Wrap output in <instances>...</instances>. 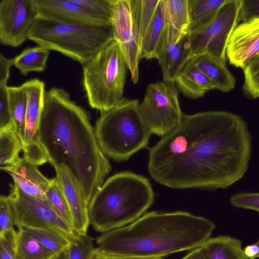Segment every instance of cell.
Returning a JSON list of instances; mask_svg holds the SVG:
<instances>
[{
  "label": "cell",
  "mask_w": 259,
  "mask_h": 259,
  "mask_svg": "<svg viewBox=\"0 0 259 259\" xmlns=\"http://www.w3.org/2000/svg\"><path fill=\"white\" fill-rule=\"evenodd\" d=\"M11 116L23 144L24 139L27 96L22 87H8Z\"/></svg>",
  "instance_id": "83f0119b"
},
{
  "label": "cell",
  "mask_w": 259,
  "mask_h": 259,
  "mask_svg": "<svg viewBox=\"0 0 259 259\" xmlns=\"http://www.w3.org/2000/svg\"><path fill=\"white\" fill-rule=\"evenodd\" d=\"M242 0H228L213 19L188 35V60L209 53L226 63L230 36L238 24Z\"/></svg>",
  "instance_id": "ba28073f"
},
{
  "label": "cell",
  "mask_w": 259,
  "mask_h": 259,
  "mask_svg": "<svg viewBox=\"0 0 259 259\" xmlns=\"http://www.w3.org/2000/svg\"><path fill=\"white\" fill-rule=\"evenodd\" d=\"M230 203L235 207L259 212V193H241L232 196Z\"/></svg>",
  "instance_id": "d590c367"
},
{
  "label": "cell",
  "mask_w": 259,
  "mask_h": 259,
  "mask_svg": "<svg viewBox=\"0 0 259 259\" xmlns=\"http://www.w3.org/2000/svg\"><path fill=\"white\" fill-rule=\"evenodd\" d=\"M38 16L59 22L97 26L111 21L88 11L73 0H34Z\"/></svg>",
  "instance_id": "5bb4252c"
},
{
  "label": "cell",
  "mask_w": 259,
  "mask_h": 259,
  "mask_svg": "<svg viewBox=\"0 0 259 259\" xmlns=\"http://www.w3.org/2000/svg\"><path fill=\"white\" fill-rule=\"evenodd\" d=\"M55 169L71 212L72 229L76 235L86 234L90 225L88 208L79 186L65 166Z\"/></svg>",
  "instance_id": "e0dca14e"
},
{
  "label": "cell",
  "mask_w": 259,
  "mask_h": 259,
  "mask_svg": "<svg viewBox=\"0 0 259 259\" xmlns=\"http://www.w3.org/2000/svg\"><path fill=\"white\" fill-rule=\"evenodd\" d=\"M13 207L8 196L0 197V239H7L14 246L18 232L14 229Z\"/></svg>",
  "instance_id": "1f68e13d"
},
{
  "label": "cell",
  "mask_w": 259,
  "mask_h": 259,
  "mask_svg": "<svg viewBox=\"0 0 259 259\" xmlns=\"http://www.w3.org/2000/svg\"><path fill=\"white\" fill-rule=\"evenodd\" d=\"M88 11L111 21L114 0H73Z\"/></svg>",
  "instance_id": "e575fe53"
},
{
  "label": "cell",
  "mask_w": 259,
  "mask_h": 259,
  "mask_svg": "<svg viewBox=\"0 0 259 259\" xmlns=\"http://www.w3.org/2000/svg\"><path fill=\"white\" fill-rule=\"evenodd\" d=\"M181 259H203L199 247L192 249Z\"/></svg>",
  "instance_id": "7bdbcfd3"
},
{
  "label": "cell",
  "mask_w": 259,
  "mask_h": 259,
  "mask_svg": "<svg viewBox=\"0 0 259 259\" xmlns=\"http://www.w3.org/2000/svg\"><path fill=\"white\" fill-rule=\"evenodd\" d=\"M113 39L112 24H72L39 16L29 36L38 46L58 51L82 66Z\"/></svg>",
  "instance_id": "8992f818"
},
{
  "label": "cell",
  "mask_w": 259,
  "mask_h": 259,
  "mask_svg": "<svg viewBox=\"0 0 259 259\" xmlns=\"http://www.w3.org/2000/svg\"><path fill=\"white\" fill-rule=\"evenodd\" d=\"M18 231L36 240L57 255L67 250L72 238L60 231L52 229L25 227Z\"/></svg>",
  "instance_id": "603a6c76"
},
{
  "label": "cell",
  "mask_w": 259,
  "mask_h": 259,
  "mask_svg": "<svg viewBox=\"0 0 259 259\" xmlns=\"http://www.w3.org/2000/svg\"><path fill=\"white\" fill-rule=\"evenodd\" d=\"M199 248L203 259H249L241 242L229 236L210 238Z\"/></svg>",
  "instance_id": "7402d4cb"
},
{
  "label": "cell",
  "mask_w": 259,
  "mask_h": 259,
  "mask_svg": "<svg viewBox=\"0 0 259 259\" xmlns=\"http://www.w3.org/2000/svg\"><path fill=\"white\" fill-rule=\"evenodd\" d=\"M256 244L258 245V246H259V241H257V242H256Z\"/></svg>",
  "instance_id": "f6af8a7d"
},
{
  "label": "cell",
  "mask_w": 259,
  "mask_h": 259,
  "mask_svg": "<svg viewBox=\"0 0 259 259\" xmlns=\"http://www.w3.org/2000/svg\"><path fill=\"white\" fill-rule=\"evenodd\" d=\"M82 66V85L90 106L101 113L124 98L127 65L118 42L110 41Z\"/></svg>",
  "instance_id": "52a82bcc"
},
{
  "label": "cell",
  "mask_w": 259,
  "mask_h": 259,
  "mask_svg": "<svg viewBox=\"0 0 259 259\" xmlns=\"http://www.w3.org/2000/svg\"><path fill=\"white\" fill-rule=\"evenodd\" d=\"M175 82L184 96L193 99L202 97L210 90H217L215 84L199 69L192 58L180 69Z\"/></svg>",
  "instance_id": "d6986e66"
},
{
  "label": "cell",
  "mask_w": 259,
  "mask_h": 259,
  "mask_svg": "<svg viewBox=\"0 0 259 259\" xmlns=\"http://www.w3.org/2000/svg\"><path fill=\"white\" fill-rule=\"evenodd\" d=\"M139 104L137 99L124 97L115 106L101 113L95 131L107 157L126 160L147 147L152 134L140 113Z\"/></svg>",
  "instance_id": "5b68a950"
},
{
  "label": "cell",
  "mask_w": 259,
  "mask_h": 259,
  "mask_svg": "<svg viewBox=\"0 0 259 259\" xmlns=\"http://www.w3.org/2000/svg\"><path fill=\"white\" fill-rule=\"evenodd\" d=\"M160 0H132L140 41L151 23Z\"/></svg>",
  "instance_id": "4dcf8cb0"
},
{
  "label": "cell",
  "mask_w": 259,
  "mask_h": 259,
  "mask_svg": "<svg viewBox=\"0 0 259 259\" xmlns=\"http://www.w3.org/2000/svg\"><path fill=\"white\" fill-rule=\"evenodd\" d=\"M8 87H0V128L14 124L10 111Z\"/></svg>",
  "instance_id": "8d00e7d4"
},
{
  "label": "cell",
  "mask_w": 259,
  "mask_h": 259,
  "mask_svg": "<svg viewBox=\"0 0 259 259\" xmlns=\"http://www.w3.org/2000/svg\"><path fill=\"white\" fill-rule=\"evenodd\" d=\"M192 59L199 69L215 84L217 90L228 92L235 88L234 76L226 64L217 57L210 54L204 53Z\"/></svg>",
  "instance_id": "44dd1931"
},
{
  "label": "cell",
  "mask_w": 259,
  "mask_h": 259,
  "mask_svg": "<svg viewBox=\"0 0 259 259\" xmlns=\"http://www.w3.org/2000/svg\"><path fill=\"white\" fill-rule=\"evenodd\" d=\"M244 81L243 91L250 99L259 98V54L243 69Z\"/></svg>",
  "instance_id": "d6a6232c"
},
{
  "label": "cell",
  "mask_w": 259,
  "mask_h": 259,
  "mask_svg": "<svg viewBox=\"0 0 259 259\" xmlns=\"http://www.w3.org/2000/svg\"><path fill=\"white\" fill-rule=\"evenodd\" d=\"M165 27L168 37L178 42L188 35V0H161Z\"/></svg>",
  "instance_id": "ffe728a7"
},
{
  "label": "cell",
  "mask_w": 259,
  "mask_h": 259,
  "mask_svg": "<svg viewBox=\"0 0 259 259\" xmlns=\"http://www.w3.org/2000/svg\"><path fill=\"white\" fill-rule=\"evenodd\" d=\"M259 17V0H242L239 20L242 22Z\"/></svg>",
  "instance_id": "74e56055"
},
{
  "label": "cell",
  "mask_w": 259,
  "mask_h": 259,
  "mask_svg": "<svg viewBox=\"0 0 259 259\" xmlns=\"http://www.w3.org/2000/svg\"><path fill=\"white\" fill-rule=\"evenodd\" d=\"M228 0H188L190 32L204 26L215 16Z\"/></svg>",
  "instance_id": "d4e9b609"
},
{
  "label": "cell",
  "mask_w": 259,
  "mask_h": 259,
  "mask_svg": "<svg viewBox=\"0 0 259 259\" xmlns=\"http://www.w3.org/2000/svg\"><path fill=\"white\" fill-rule=\"evenodd\" d=\"M50 51L39 46L27 48L14 58V65L25 76L31 72H42L47 67Z\"/></svg>",
  "instance_id": "484cf974"
},
{
  "label": "cell",
  "mask_w": 259,
  "mask_h": 259,
  "mask_svg": "<svg viewBox=\"0 0 259 259\" xmlns=\"http://www.w3.org/2000/svg\"><path fill=\"white\" fill-rule=\"evenodd\" d=\"M22 87L27 96L23 151L26 152L42 147L38 130L46 93L45 83L38 79L27 80Z\"/></svg>",
  "instance_id": "9a60e30c"
},
{
  "label": "cell",
  "mask_w": 259,
  "mask_h": 259,
  "mask_svg": "<svg viewBox=\"0 0 259 259\" xmlns=\"http://www.w3.org/2000/svg\"><path fill=\"white\" fill-rule=\"evenodd\" d=\"M259 54V17L236 26L228 42L226 56L232 65L243 69Z\"/></svg>",
  "instance_id": "4fadbf2b"
},
{
  "label": "cell",
  "mask_w": 259,
  "mask_h": 259,
  "mask_svg": "<svg viewBox=\"0 0 259 259\" xmlns=\"http://www.w3.org/2000/svg\"><path fill=\"white\" fill-rule=\"evenodd\" d=\"M90 259H164L163 257H138L122 256L106 253L101 251L99 247L94 249Z\"/></svg>",
  "instance_id": "ab89813d"
},
{
  "label": "cell",
  "mask_w": 259,
  "mask_h": 259,
  "mask_svg": "<svg viewBox=\"0 0 259 259\" xmlns=\"http://www.w3.org/2000/svg\"><path fill=\"white\" fill-rule=\"evenodd\" d=\"M46 201L50 206L72 229L71 212L60 184L56 177L50 179V184L46 192Z\"/></svg>",
  "instance_id": "f546056e"
},
{
  "label": "cell",
  "mask_w": 259,
  "mask_h": 259,
  "mask_svg": "<svg viewBox=\"0 0 259 259\" xmlns=\"http://www.w3.org/2000/svg\"><path fill=\"white\" fill-rule=\"evenodd\" d=\"M54 259H67L66 250L57 255Z\"/></svg>",
  "instance_id": "ee69618b"
},
{
  "label": "cell",
  "mask_w": 259,
  "mask_h": 259,
  "mask_svg": "<svg viewBox=\"0 0 259 259\" xmlns=\"http://www.w3.org/2000/svg\"><path fill=\"white\" fill-rule=\"evenodd\" d=\"M165 28L161 0L155 15L143 35L140 46V59H155V54Z\"/></svg>",
  "instance_id": "cb8c5ba5"
},
{
  "label": "cell",
  "mask_w": 259,
  "mask_h": 259,
  "mask_svg": "<svg viewBox=\"0 0 259 259\" xmlns=\"http://www.w3.org/2000/svg\"><path fill=\"white\" fill-rule=\"evenodd\" d=\"M94 239L86 234L76 235L70 240L67 251V259H90L95 248Z\"/></svg>",
  "instance_id": "836d02e7"
},
{
  "label": "cell",
  "mask_w": 259,
  "mask_h": 259,
  "mask_svg": "<svg viewBox=\"0 0 259 259\" xmlns=\"http://www.w3.org/2000/svg\"><path fill=\"white\" fill-rule=\"evenodd\" d=\"M1 259H16L14 246L7 239H1Z\"/></svg>",
  "instance_id": "60d3db41"
},
{
  "label": "cell",
  "mask_w": 259,
  "mask_h": 259,
  "mask_svg": "<svg viewBox=\"0 0 259 259\" xmlns=\"http://www.w3.org/2000/svg\"><path fill=\"white\" fill-rule=\"evenodd\" d=\"M23 150V143L18 135L15 125L0 128L1 167L9 166L19 158Z\"/></svg>",
  "instance_id": "4316f807"
},
{
  "label": "cell",
  "mask_w": 259,
  "mask_h": 259,
  "mask_svg": "<svg viewBox=\"0 0 259 259\" xmlns=\"http://www.w3.org/2000/svg\"><path fill=\"white\" fill-rule=\"evenodd\" d=\"M243 250L249 259H255L259 257V246L256 243L247 245Z\"/></svg>",
  "instance_id": "b9f144b4"
},
{
  "label": "cell",
  "mask_w": 259,
  "mask_h": 259,
  "mask_svg": "<svg viewBox=\"0 0 259 259\" xmlns=\"http://www.w3.org/2000/svg\"><path fill=\"white\" fill-rule=\"evenodd\" d=\"M38 17L34 0H2L0 2V42L17 47L29 39Z\"/></svg>",
  "instance_id": "7c38bea8"
},
{
  "label": "cell",
  "mask_w": 259,
  "mask_h": 259,
  "mask_svg": "<svg viewBox=\"0 0 259 259\" xmlns=\"http://www.w3.org/2000/svg\"><path fill=\"white\" fill-rule=\"evenodd\" d=\"M11 188L8 196L13 207L15 226L18 229L25 227L48 228L60 231L70 238L76 235L47 201L28 196L14 185Z\"/></svg>",
  "instance_id": "30bf717a"
},
{
  "label": "cell",
  "mask_w": 259,
  "mask_h": 259,
  "mask_svg": "<svg viewBox=\"0 0 259 259\" xmlns=\"http://www.w3.org/2000/svg\"><path fill=\"white\" fill-rule=\"evenodd\" d=\"M251 151V136L239 115L183 114L180 124L149 149L148 169L171 188L225 189L243 177Z\"/></svg>",
  "instance_id": "6da1fadb"
},
{
  "label": "cell",
  "mask_w": 259,
  "mask_h": 259,
  "mask_svg": "<svg viewBox=\"0 0 259 259\" xmlns=\"http://www.w3.org/2000/svg\"><path fill=\"white\" fill-rule=\"evenodd\" d=\"M154 194L149 181L131 171L108 178L88 206L90 225L102 233L129 225L151 206Z\"/></svg>",
  "instance_id": "277c9868"
},
{
  "label": "cell",
  "mask_w": 259,
  "mask_h": 259,
  "mask_svg": "<svg viewBox=\"0 0 259 259\" xmlns=\"http://www.w3.org/2000/svg\"><path fill=\"white\" fill-rule=\"evenodd\" d=\"M178 95L175 82L158 81L148 85L138 109L152 134L162 137L180 124L184 113Z\"/></svg>",
  "instance_id": "9c48e42d"
},
{
  "label": "cell",
  "mask_w": 259,
  "mask_h": 259,
  "mask_svg": "<svg viewBox=\"0 0 259 259\" xmlns=\"http://www.w3.org/2000/svg\"><path fill=\"white\" fill-rule=\"evenodd\" d=\"M35 165L23 157L12 164L1 167L13 179L14 185L24 194L37 199L46 200V192L50 179L44 176Z\"/></svg>",
  "instance_id": "2e32d148"
},
{
  "label": "cell",
  "mask_w": 259,
  "mask_h": 259,
  "mask_svg": "<svg viewBox=\"0 0 259 259\" xmlns=\"http://www.w3.org/2000/svg\"><path fill=\"white\" fill-rule=\"evenodd\" d=\"M38 138L48 161L54 168L67 167L88 206L111 166L87 113L64 90L53 88L46 92Z\"/></svg>",
  "instance_id": "7a4b0ae2"
},
{
  "label": "cell",
  "mask_w": 259,
  "mask_h": 259,
  "mask_svg": "<svg viewBox=\"0 0 259 259\" xmlns=\"http://www.w3.org/2000/svg\"><path fill=\"white\" fill-rule=\"evenodd\" d=\"M187 39L188 35L178 42L172 41L165 27L155 54L163 81L175 82L178 72L188 60Z\"/></svg>",
  "instance_id": "ac0fdd59"
},
{
  "label": "cell",
  "mask_w": 259,
  "mask_h": 259,
  "mask_svg": "<svg viewBox=\"0 0 259 259\" xmlns=\"http://www.w3.org/2000/svg\"><path fill=\"white\" fill-rule=\"evenodd\" d=\"M214 228L211 221L188 212L153 211L128 225L102 233L96 242L101 251L110 254L165 257L201 246Z\"/></svg>",
  "instance_id": "3957f363"
},
{
  "label": "cell",
  "mask_w": 259,
  "mask_h": 259,
  "mask_svg": "<svg viewBox=\"0 0 259 259\" xmlns=\"http://www.w3.org/2000/svg\"><path fill=\"white\" fill-rule=\"evenodd\" d=\"M17 232L14 248L16 259H54L57 255L36 240Z\"/></svg>",
  "instance_id": "f1b7e54d"
},
{
  "label": "cell",
  "mask_w": 259,
  "mask_h": 259,
  "mask_svg": "<svg viewBox=\"0 0 259 259\" xmlns=\"http://www.w3.org/2000/svg\"><path fill=\"white\" fill-rule=\"evenodd\" d=\"M113 38L121 49L131 79L139 80L140 41L132 0H114L111 19Z\"/></svg>",
  "instance_id": "8fae6325"
},
{
  "label": "cell",
  "mask_w": 259,
  "mask_h": 259,
  "mask_svg": "<svg viewBox=\"0 0 259 259\" xmlns=\"http://www.w3.org/2000/svg\"><path fill=\"white\" fill-rule=\"evenodd\" d=\"M14 65V58L9 59L0 55V87H7L10 77V70Z\"/></svg>",
  "instance_id": "f35d334b"
}]
</instances>
